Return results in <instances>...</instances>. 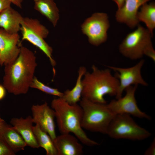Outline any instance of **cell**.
Segmentation results:
<instances>
[{
	"mask_svg": "<svg viewBox=\"0 0 155 155\" xmlns=\"http://www.w3.org/2000/svg\"><path fill=\"white\" fill-rule=\"evenodd\" d=\"M37 65L34 53L21 46L16 59L4 66L3 85L9 93L15 95L26 94L34 77Z\"/></svg>",
	"mask_w": 155,
	"mask_h": 155,
	"instance_id": "obj_1",
	"label": "cell"
},
{
	"mask_svg": "<svg viewBox=\"0 0 155 155\" xmlns=\"http://www.w3.org/2000/svg\"><path fill=\"white\" fill-rule=\"evenodd\" d=\"M51 104L61 134L72 133L82 143L88 146L98 145L87 136L82 127L83 111L80 105L69 104L59 97L53 99Z\"/></svg>",
	"mask_w": 155,
	"mask_h": 155,
	"instance_id": "obj_2",
	"label": "cell"
},
{
	"mask_svg": "<svg viewBox=\"0 0 155 155\" xmlns=\"http://www.w3.org/2000/svg\"><path fill=\"white\" fill-rule=\"evenodd\" d=\"M92 68V72L86 71L82 79V97L94 102L106 104L104 96H116L119 80L109 68L100 70L93 65Z\"/></svg>",
	"mask_w": 155,
	"mask_h": 155,
	"instance_id": "obj_3",
	"label": "cell"
},
{
	"mask_svg": "<svg viewBox=\"0 0 155 155\" xmlns=\"http://www.w3.org/2000/svg\"><path fill=\"white\" fill-rule=\"evenodd\" d=\"M151 34L148 29L139 24L133 32L128 34L120 44L119 50L125 57L131 60L141 58L144 55L155 61V51Z\"/></svg>",
	"mask_w": 155,
	"mask_h": 155,
	"instance_id": "obj_4",
	"label": "cell"
},
{
	"mask_svg": "<svg viewBox=\"0 0 155 155\" xmlns=\"http://www.w3.org/2000/svg\"><path fill=\"white\" fill-rule=\"evenodd\" d=\"M80 102L83 111V129L106 134L109 124L115 115L106 104L94 102L83 98Z\"/></svg>",
	"mask_w": 155,
	"mask_h": 155,
	"instance_id": "obj_5",
	"label": "cell"
},
{
	"mask_svg": "<svg viewBox=\"0 0 155 155\" xmlns=\"http://www.w3.org/2000/svg\"><path fill=\"white\" fill-rule=\"evenodd\" d=\"M115 139L143 140L151 135L148 131L138 125L130 115L126 113L115 115L108 126L107 132Z\"/></svg>",
	"mask_w": 155,
	"mask_h": 155,
	"instance_id": "obj_6",
	"label": "cell"
},
{
	"mask_svg": "<svg viewBox=\"0 0 155 155\" xmlns=\"http://www.w3.org/2000/svg\"><path fill=\"white\" fill-rule=\"evenodd\" d=\"M20 31L22 40H27L40 50L49 58L53 68L56 65L53 58V50L44 40L49 34L48 29L36 19L23 17Z\"/></svg>",
	"mask_w": 155,
	"mask_h": 155,
	"instance_id": "obj_7",
	"label": "cell"
},
{
	"mask_svg": "<svg viewBox=\"0 0 155 155\" xmlns=\"http://www.w3.org/2000/svg\"><path fill=\"white\" fill-rule=\"evenodd\" d=\"M110 26L107 14L97 12L86 19L81 27L83 33L87 36L89 42L98 46L106 40L107 32Z\"/></svg>",
	"mask_w": 155,
	"mask_h": 155,
	"instance_id": "obj_8",
	"label": "cell"
},
{
	"mask_svg": "<svg viewBox=\"0 0 155 155\" xmlns=\"http://www.w3.org/2000/svg\"><path fill=\"white\" fill-rule=\"evenodd\" d=\"M137 87V85H133L126 88L124 96L111 101L106 104L108 107L115 115L126 113L139 118L150 119L151 117L138 106L135 97Z\"/></svg>",
	"mask_w": 155,
	"mask_h": 155,
	"instance_id": "obj_9",
	"label": "cell"
},
{
	"mask_svg": "<svg viewBox=\"0 0 155 155\" xmlns=\"http://www.w3.org/2000/svg\"><path fill=\"white\" fill-rule=\"evenodd\" d=\"M144 63V60L141 59L135 65L128 68L107 66L116 72L115 75L119 80V86L115 96L116 99L121 97L123 91L130 86L139 84L148 86V84L143 78L141 73Z\"/></svg>",
	"mask_w": 155,
	"mask_h": 155,
	"instance_id": "obj_10",
	"label": "cell"
},
{
	"mask_svg": "<svg viewBox=\"0 0 155 155\" xmlns=\"http://www.w3.org/2000/svg\"><path fill=\"white\" fill-rule=\"evenodd\" d=\"M20 37L18 33H9L0 28V66L14 61L20 51Z\"/></svg>",
	"mask_w": 155,
	"mask_h": 155,
	"instance_id": "obj_11",
	"label": "cell"
},
{
	"mask_svg": "<svg viewBox=\"0 0 155 155\" xmlns=\"http://www.w3.org/2000/svg\"><path fill=\"white\" fill-rule=\"evenodd\" d=\"M31 111L33 123L47 133L53 141L57 136L54 110L45 102L42 104L32 105Z\"/></svg>",
	"mask_w": 155,
	"mask_h": 155,
	"instance_id": "obj_12",
	"label": "cell"
},
{
	"mask_svg": "<svg viewBox=\"0 0 155 155\" xmlns=\"http://www.w3.org/2000/svg\"><path fill=\"white\" fill-rule=\"evenodd\" d=\"M151 0H125L121 8L117 11L115 17L119 22L124 23L129 27L133 28L137 26L139 21L137 15L139 8Z\"/></svg>",
	"mask_w": 155,
	"mask_h": 155,
	"instance_id": "obj_13",
	"label": "cell"
},
{
	"mask_svg": "<svg viewBox=\"0 0 155 155\" xmlns=\"http://www.w3.org/2000/svg\"><path fill=\"white\" fill-rule=\"evenodd\" d=\"M10 122L21 136L27 146L34 148L40 147L33 131L34 123L31 116H28L24 118H13Z\"/></svg>",
	"mask_w": 155,
	"mask_h": 155,
	"instance_id": "obj_14",
	"label": "cell"
},
{
	"mask_svg": "<svg viewBox=\"0 0 155 155\" xmlns=\"http://www.w3.org/2000/svg\"><path fill=\"white\" fill-rule=\"evenodd\" d=\"M78 139L69 133L61 134L53 140L57 155H81L83 147Z\"/></svg>",
	"mask_w": 155,
	"mask_h": 155,
	"instance_id": "obj_15",
	"label": "cell"
},
{
	"mask_svg": "<svg viewBox=\"0 0 155 155\" xmlns=\"http://www.w3.org/2000/svg\"><path fill=\"white\" fill-rule=\"evenodd\" d=\"M0 138L16 153L24 150L27 145L19 133L5 122L0 127Z\"/></svg>",
	"mask_w": 155,
	"mask_h": 155,
	"instance_id": "obj_16",
	"label": "cell"
},
{
	"mask_svg": "<svg viewBox=\"0 0 155 155\" xmlns=\"http://www.w3.org/2000/svg\"><path fill=\"white\" fill-rule=\"evenodd\" d=\"M23 17L11 6L0 13V27L11 34L18 33Z\"/></svg>",
	"mask_w": 155,
	"mask_h": 155,
	"instance_id": "obj_17",
	"label": "cell"
},
{
	"mask_svg": "<svg viewBox=\"0 0 155 155\" xmlns=\"http://www.w3.org/2000/svg\"><path fill=\"white\" fill-rule=\"evenodd\" d=\"M34 9L45 16L54 27L59 19V10L53 0H38L34 1Z\"/></svg>",
	"mask_w": 155,
	"mask_h": 155,
	"instance_id": "obj_18",
	"label": "cell"
},
{
	"mask_svg": "<svg viewBox=\"0 0 155 155\" xmlns=\"http://www.w3.org/2000/svg\"><path fill=\"white\" fill-rule=\"evenodd\" d=\"M87 71L84 66L80 67L78 71V76L76 84L71 90H67L63 93L61 98L69 104L77 103L81 100L83 90L82 78Z\"/></svg>",
	"mask_w": 155,
	"mask_h": 155,
	"instance_id": "obj_19",
	"label": "cell"
},
{
	"mask_svg": "<svg viewBox=\"0 0 155 155\" xmlns=\"http://www.w3.org/2000/svg\"><path fill=\"white\" fill-rule=\"evenodd\" d=\"M33 131L39 146L43 148L47 155H57V152L53 140L46 132L37 124L33 126Z\"/></svg>",
	"mask_w": 155,
	"mask_h": 155,
	"instance_id": "obj_20",
	"label": "cell"
},
{
	"mask_svg": "<svg viewBox=\"0 0 155 155\" xmlns=\"http://www.w3.org/2000/svg\"><path fill=\"white\" fill-rule=\"evenodd\" d=\"M137 18L140 21L144 22L150 33L153 35V31L155 27V4L154 2L149 4L145 3L141 7L138 11Z\"/></svg>",
	"mask_w": 155,
	"mask_h": 155,
	"instance_id": "obj_21",
	"label": "cell"
},
{
	"mask_svg": "<svg viewBox=\"0 0 155 155\" xmlns=\"http://www.w3.org/2000/svg\"><path fill=\"white\" fill-rule=\"evenodd\" d=\"M30 88L38 89L47 94L61 98L63 93L59 91L57 89L51 88L39 81L34 77L31 84Z\"/></svg>",
	"mask_w": 155,
	"mask_h": 155,
	"instance_id": "obj_22",
	"label": "cell"
},
{
	"mask_svg": "<svg viewBox=\"0 0 155 155\" xmlns=\"http://www.w3.org/2000/svg\"><path fill=\"white\" fill-rule=\"evenodd\" d=\"M15 153L0 138V155H14Z\"/></svg>",
	"mask_w": 155,
	"mask_h": 155,
	"instance_id": "obj_23",
	"label": "cell"
},
{
	"mask_svg": "<svg viewBox=\"0 0 155 155\" xmlns=\"http://www.w3.org/2000/svg\"><path fill=\"white\" fill-rule=\"evenodd\" d=\"M145 155H155V138L154 139L150 147L145 151Z\"/></svg>",
	"mask_w": 155,
	"mask_h": 155,
	"instance_id": "obj_24",
	"label": "cell"
},
{
	"mask_svg": "<svg viewBox=\"0 0 155 155\" xmlns=\"http://www.w3.org/2000/svg\"><path fill=\"white\" fill-rule=\"evenodd\" d=\"M11 3L9 0H0V13L4 10L11 6Z\"/></svg>",
	"mask_w": 155,
	"mask_h": 155,
	"instance_id": "obj_25",
	"label": "cell"
},
{
	"mask_svg": "<svg viewBox=\"0 0 155 155\" xmlns=\"http://www.w3.org/2000/svg\"><path fill=\"white\" fill-rule=\"evenodd\" d=\"M6 90L3 85L0 84V100L3 99L5 96Z\"/></svg>",
	"mask_w": 155,
	"mask_h": 155,
	"instance_id": "obj_26",
	"label": "cell"
},
{
	"mask_svg": "<svg viewBox=\"0 0 155 155\" xmlns=\"http://www.w3.org/2000/svg\"><path fill=\"white\" fill-rule=\"evenodd\" d=\"M13 3L19 8H21L22 0H9Z\"/></svg>",
	"mask_w": 155,
	"mask_h": 155,
	"instance_id": "obj_27",
	"label": "cell"
},
{
	"mask_svg": "<svg viewBox=\"0 0 155 155\" xmlns=\"http://www.w3.org/2000/svg\"><path fill=\"white\" fill-rule=\"evenodd\" d=\"M117 4L118 9L121 8L123 5L125 0H113Z\"/></svg>",
	"mask_w": 155,
	"mask_h": 155,
	"instance_id": "obj_28",
	"label": "cell"
},
{
	"mask_svg": "<svg viewBox=\"0 0 155 155\" xmlns=\"http://www.w3.org/2000/svg\"><path fill=\"white\" fill-rule=\"evenodd\" d=\"M5 122L4 120L1 118L0 116V127Z\"/></svg>",
	"mask_w": 155,
	"mask_h": 155,
	"instance_id": "obj_29",
	"label": "cell"
},
{
	"mask_svg": "<svg viewBox=\"0 0 155 155\" xmlns=\"http://www.w3.org/2000/svg\"><path fill=\"white\" fill-rule=\"evenodd\" d=\"M33 0L34 1H37V0Z\"/></svg>",
	"mask_w": 155,
	"mask_h": 155,
	"instance_id": "obj_30",
	"label": "cell"
}]
</instances>
